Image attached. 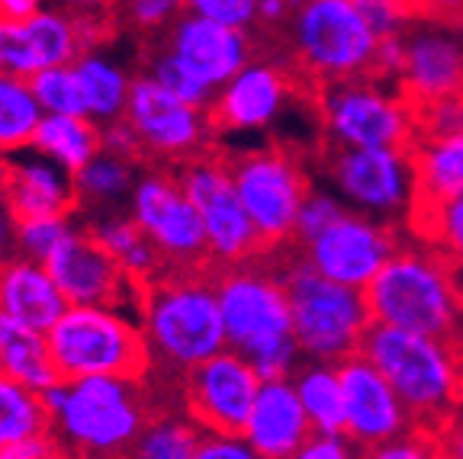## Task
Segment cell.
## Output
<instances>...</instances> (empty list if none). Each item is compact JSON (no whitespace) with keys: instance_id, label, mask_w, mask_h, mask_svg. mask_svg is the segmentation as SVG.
<instances>
[{"instance_id":"cell-1","label":"cell","mask_w":463,"mask_h":459,"mask_svg":"<svg viewBox=\"0 0 463 459\" xmlns=\"http://www.w3.org/2000/svg\"><path fill=\"white\" fill-rule=\"evenodd\" d=\"M138 315L152 370L171 379L229 347L213 270H165L138 283Z\"/></svg>"},{"instance_id":"cell-2","label":"cell","mask_w":463,"mask_h":459,"mask_svg":"<svg viewBox=\"0 0 463 459\" xmlns=\"http://www.w3.org/2000/svg\"><path fill=\"white\" fill-rule=\"evenodd\" d=\"M43 398L65 456H132L138 434L158 408L148 382L126 376L58 379Z\"/></svg>"},{"instance_id":"cell-3","label":"cell","mask_w":463,"mask_h":459,"mask_svg":"<svg viewBox=\"0 0 463 459\" xmlns=\"http://www.w3.org/2000/svg\"><path fill=\"white\" fill-rule=\"evenodd\" d=\"M370 318L438 338L463 360V293L431 244L402 241L364 286Z\"/></svg>"},{"instance_id":"cell-4","label":"cell","mask_w":463,"mask_h":459,"mask_svg":"<svg viewBox=\"0 0 463 459\" xmlns=\"http://www.w3.org/2000/svg\"><path fill=\"white\" fill-rule=\"evenodd\" d=\"M357 351L392 382L415 427L438 444L444 424L460 411L463 360L444 341L383 322H370Z\"/></svg>"},{"instance_id":"cell-5","label":"cell","mask_w":463,"mask_h":459,"mask_svg":"<svg viewBox=\"0 0 463 459\" xmlns=\"http://www.w3.org/2000/svg\"><path fill=\"white\" fill-rule=\"evenodd\" d=\"M283 267L289 312H293V338L303 357L322 363H341L357 353L370 328V305L364 289L328 280L293 254L289 244L274 248Z\"/></svg>"},{"instance_id":"cell-6","label":"cell","mask_w":463,"mask_h":459,"mask_svg":"<svg viewBox=\"0 0 463 459\" xmlns=\"http://www.w3.org/2000/svg\"><path fill=\"white\" fill-rule=\"evenodd\" d=\"M383 36L357 0H299L287 29V52L312 84L373 78Z\"/></svg>"},{"instance_id":"cell-7","label":"cell","mask_w":463,"mask_h":459,"mask_svg":"<svg viewBox=\"0 0 463 459\" xmlns=\"http://www.w3.org/2000/svg\"><path fill=\"white\" fill-rule=\"evenodd\" d=\"M213 283L232 351L245 353L254 363L268 351L293 341V312L277 251L251 254L235 264H216Z\"/></svg>"},{"instance_id":"cell-8","label":"cell","mask_w":463,"mask_h":459,"mask_svg":"<svg viewBox=\"0 0 463 459\" xmlns=\"http://www.w3.org/2000/svg\"><path fill=\"white\" fill-rule=\"evenodd\" d=\"M49 351L61 379H145L152 373V347L142 324L107 305H68L65 315L49 328Z\"/></svg>"},{"instance_id":"cell-9","label":"cell","mask_w":463,"mask_h":459,"mask_svg":"<svg viewBox=\"0 0 463 459\" xmlns=\"http://www.w3.org/2000/svg\"><path fill=\"white\" fill-rule=\"evenodd\" d=\"M222 158L260 235V248L274 251V248L289 244L299 209H303L306 196L312 193L299 151H293L289 145L270 142L264 148L245 151V155H225L222 151Z\"/></svg>"},{"instance_id":"cell-10","label":"cell","mask_w":463,"mask_h":459,"mask_svg":"<svg viewBox=\"0 0 463 459\" xmlns=\"http://www.w3.org/2000/svg\"><path fill=\"white\" fill-rule=\"evenodd\" d=\"M326 138L357 148H399L412 155L415 119L396 87L376 78H345L318 87Z\"/></svg>"},{"instance_id":"cell-11","label":"cell","mask_w":463,"mask_h":459,"mask_svg":"<svg viewBox=\"0 0 463 459\" xmlns=\"http://www.w3.org/2000/svg\"><path fill=\"white\" fill-rule=\"evenodd\" d=\"M132 219L152 238L167 270H213L216 267L206 222L171 164H152V171L136 183Z\"/></svg>"},{"instance_id":"cell-12","label":"cell","mask_w":463,"mask_h":459,"mask_svg":"<svg viewBox=\"0 0 463 459\" xmlns=\"http://www.w3.org/2000/svg\"><path fill=\"white\" fill-rule=\"evenodd\" d=\"M174 173L181 177L184 190L200 209L206 235H210V251L216 264H235L251 254H260V235L248 216L245 202H241L235 180L225 167L222 151L203 148L181 164H174Z\"/></svg>"},{"instance_id":"cell-13","label":"cell","mask_w":463,"mask_h":459,"mask_svg":"<svg viewBox=\"0 0 463 459\" xmlns=\"http://www.w3.org/2000/svg\"><path fill=\"white\" fill-rule=\"evenodd\" d=\"M322 161L347 200L373 219L409 216L415 190L412 155L399 148H357L326 138Z\"/></svg>"},{"instance_id":"cell-14","label":"cell","mask_w":463,"mask_h":459,"mask_svg":"<svg viewBox=\"0 0 463 459\" xmlns=\"http://www.w3.org/2000/svg\"><path fill=\"white\" fill-rule=\"evenodd\" d=\"M126 122L138 136L145 151V164H181L196 151L210 148V116L206 109L171 94L161 80L145 71L132 78Z\"/></svg>"},{"instance_id":"cell-15","label":"cell","mask_w":463,"mask_h":459,"mask_svg":"<svg viewBox=\"0 0 463 459\" xmlns=\"http://www.w3.org/2000/svg\"><path fill=\"white\" fill-rule=\"evenodd\" d=\"M402 241V231L383 219H373L367 212L364 216L341 212L309 241L289 244V248L303 264H309L328 280L364 289L380 273V267L399 251Z\"/></svg>"},{"instance_id":"cell-16","label":"cell","mask_w":463,"mask_h":459,"mask_svg":"<svg viewBox=\"0 0 463 459\" xmlns=\"http://www.w3.org/2000/svg\"><path fill=\"white\" fill-rule=\"evenodd\" d=\"M318 94V84H312L297 61L283 52L280 61L277 58H264V61H248L229 84L213 97L210 109V129L213 136L219 132H251L264 129L277 116L287 109L293 97Z\"/></svg>"},{"instance_id":"cell-17","label":"cell","mask_w":463,"mask_h":459,"mask_svg":"<svg viewBox=\"0 0 463 459\" xmlns=\"http://www.w3.org/2000/svg\"><path fill=\"white\" fill-rule=\"evenodd\" d=\"M264 386L260 373L245 353L219 351L216 357L190 366L181 379V405L203 431L239 434L245 437V424Z\"/></svg>"},{"instance_id":"cell-18","label":"cell","mask_w":463,"mask_h":459,"mask_svg":"<svg viewBox=\"0 0 463 459\" xmlns=\"http://www.w3.org/2000/svg\"><path fill=\"white\" fill-rule=\"evenodd\" d=\"M345 386V434L361 456H376L386 444L415 427L392 382L361 351L338 363Z\"/></svg>"},{"instance_id":"cell-19","label":"cell","mask_w":463,"mask_h":459,"mask_svg":"<svg viewBox=\"0 0 463 459\" xmlns=\"http://www.w3.org/2000/svg\"><path fill=\"white\" fill-rule=\"evenodd\" d=\"M43 264L55 276L68 305H107L123 312L126 302H132L138 312V283L90 231L68 229Z\"/></svg>"},{"instance_id":"cell-20","label":"cell","mask_w":463,"mask_h":459,"mask_svg":"<svg viewBox=\"0 0 463 459\" xmlns=\"http://www.w3.org/2000/svg\"><path fill=\"white\" fill-rule=\"evenodd\" d=\"M161 45L181 58L184 65L203 78L213 90H222L258 52V42L248 29L187 14L161 36Z\"/></svg>"},{"instance_id":"cell-21","label":"cell","mask_w":463,"mask_h":459,"mask_svg":"<svg viewBox=\"0 0 463 459\" xmlns=\"http://www.w3.org/2000/svg\"><path fill=\"white\" fill-rule=\"evenodd\" d=\"M405 58L396 78V90L409 109L463 90V39L454 33L421 29L412 36H402Z\"/></svg>"},{"instance_id":"cell-22","label":"cell","mask_w":463,"mask_h":459,"mask_svg":"<svg viewBox=\"0 0 463 459\" xmlns=\"http://www.w3.org/2000/svg\"><path fill=\"white\" fill-rule=\"evenodd\" d=\"M415 190L412 206L405 216L409 235L425 238L434 216L448 206L454 196L463 193V132L438 138H419L412 145Z\"/></svg>"},{"instance_id":"cell-23","label":"cell","mask_w":463,"mask_h":459,"mask_svg":"<svg viewBox=\"0 0 463 459\" xmlns=\"http://www.w3.org/2000/svg\"><path fill=\"white\" fill-rule=\"evenodd\" d=\"M316 434L312 417L293 379H264L258 402L245 424V440L251 444L254 456L289 459L299 456L306 440Z\"/></svg>"},{"instance_id":"cell-24","label":"cell","mask_w":463,"mask_h":459,"mask_svg":"<svg viewBox=\"0 0 463 459\" xmlns=\"http://www.w3.org/2000/svg\"><path fill=\"white\" fill-rule=\"evenodd\" d=\"M65 171V167H61ZM45 161H0V202L16 222L26 219H68L78 209L74 173L65 177Z\"/></svg>"},{"instance_id":"cell-25","label":"cell","mask_w":463,"mask_h":459,"mask_svg":"<svg viewBox=\"0 0 463 459\" xmlns=\"http://www.w3.org/2000/svg\"><path fill=\"white\" fill-rule=\"evenodd\" d=\"M68 299L43 260H0V312L23 324L45 331L65 315Z\"/></svg>"},{"instance_id":"cell-26","label":"cell","mask_w":463,"mask_h":459,"mask_svg":"<svg viewBox=\"0 0 463 459\" xmlns=\"http://www.w3.org/2000/svg\"><path fill=\"white\" fill-rule=\"evenodd\" d=\"M0 373L45 392L61 376L49 351V334L0 312Z\"/></svg>"},{"instance_id":"cell-27","label":"cell","mask_w":463,"mask_h":459,"mask_svg":"<svg viewBox=\"0 0 463 459\" xmlns=\"http://www.w3.org/2000/svg\"><path fill=\"white\" fill-rule=\"evenodd\" d=\"M33 148L52 158L58 167H65L68 173H78L103 151V129L90 116L45 113Z\"/></svg>"},{"instance_id":"cell-28","label":"cell","mask_w":463,"mask_h":459,"mask_svg":"<svg viewBox=\"0 0 463 459\" xmlns=\"http://www.w3.org/2000/svg\"><path fill=\"white\" fill-rule=\"evenodd\" d=\"M52 431V411L43 392L0 373V459L23 440Z\"/></svg>"},{"instance_id":"cell-29","label":"cell","mask_w":463,"mask_h":459,"mask_svg":"<svg viewBox=\"0 0 463 459\" xmlns=\"http://www.w3.org/2000/svg\"><path fill=\"white\" fill-rule=\"evenodd\" d=\"M87 231L119 260V267H123L136 283L152 280V276L167 270L161 251L152 244V238L145 235L136 219H103V222L90 225Z\"/></svg>"},{"instance_id":"cell-30","label":"cell","mask_w":463,"mask_h":459,"mask_svg":"<svg viewBox=\"0 0 463 459\" xmlns=\"http://www.w3.org/2000/svg\"><path fill=\"white\" fill-rule=\"evenodd\" d=\"M78 68L80 90H84L87 116L97 126H107L126 116V103H129V87L132 78H126L116 65H109L107 58H100L97 52H87L74 61Z\"/></svg>"},{"instance_id":"cell-31","label":"cell","mask_w":463,"mask_h":459,"mask_svg":"<svg viewBox=\"0 0 463 459\" xmlns=\"http://www.w3.org/2000/svg\"><path fill=\"white\" fill-rule=\"evenodd\" d=\"M203 427L187 415V411L177 408H155L145 431L138 434L136 446H132V456L142 459H196L200 450Z\"/></svg>"},{"instance_id":"cell-32","label":"cell","mask_w":463,"mask_h":459,"mask_svg":"<svg viewBox=\"0 0 463 459\" xmlns=\"http://www.w3.org/2000/svg\"><path fill=\"white\" fill-rule=\"evenodd\" d=\"M293 382L312 417V427L322 434H345V386L338 363L312 360L309 370L293 373Z\"/></svg>"},{"instance_id":"cell-33","label":"cell","mask_w":463,"mask_h":459,"mask_svg":"<svg viewBox=\"0 0 463 459\" xmlns=\"http://www.w3.org/2000/svg\"><path fill=\"white\" fill-rule=\"evenodd\" d=\"M45 109L36 100L29 78L0 74V155L33 145Z\"/></svg>"},{"instance_id":"cell-34","label":"cell","mask_w":463,"mask_h":459,"mask_svg":"<svg viewBox=\"0 0 463 459\" xmlns=\"http://www.w3.org/2000/svg\"><path fill=\"white\" fill-rule=\"evenodd\" d=\"M74 187H78V206L80 202L103 206L109 200H119L132 187V161L100 151L84 171L74 173Z\"/></svg>"},{"instance_id":"cell-35","label":"cell","mask_w":463,"mask_h":459,"mask_svg":"<svg viewBox=\"0 0 463 459\" xmlns=\"http://www.w3.org/2000/svg\"><path fill=\"white\" fill-rule=\"evenodd\" d=\"M29 87L45 113L87 116L84 90H80L78 68L74 65H49L29 78Z\"/></svg>"},{"instance_id":"cell-36","label":"cell","mask_w":463,"mask_h":459,"mask_svg":"<svg viewBox=\"0 0 463 459\" xmlns=\"http://www.w3.org/2000/svg\"><path fill=\"white\" fill-rule=\"evenodd\" d=\"M419 241L431 244L434 251L448 260L457 289L463 293V193L454 196V200L434 216L431 229H428L425 238H419Z\"/></svg>"},{"instance_id":"cell-37","label":"cell","mask_w":463,"mask_h":459,"mask_svg":"<svg viewBox=\"0 0 463 459\" xmlns=\"http://www.w3.org/2000/svg\"><path fill=\"white\" fill-rule=\"evenodd\" d=\"M152 58H155V61L148 65V74H152L155 80H161V84H165L171 94L181 97V100L194 103V107H200V109H210L216 90H213V87L206 84L203 78H196V74L184 65L181 58L174 55V52H167V49H155Z\"/></svg>"},{"instance_id":"cell-38","label":"cell","mask_w":463,"mask_h":459,"mask_svg":"<svg viewBox=\"0 0 463 459\" xmlns=\"http://www.w3.org/2000/svg\"><path fill=\"white\" fill-rule=\"evenodd\" d=\"M187 10L184 0H119V20L138 36L161 39Z\"/></svg>"},{"instance_id":"cell-39","label":"cell","mask_w":463,"mask_h":459,"mask_svg":"<svg viewBox=\"0 0 463 459\" xmlns=\"http://www.w3.org/2000/svg\"><path fill=\"white\" fill-rule=\"evenodd\" d=\"M61 4H65V14L78 20L90 52L113 33L116 20H119V0H61Z\"/></svg>"},{"instance_id":"cell-40","label":"cell","mask_w":463,"mask_h":459,"mask_svg":"<svg viewBox=\"0 0 463 459\" xmlns=\"http://www.w3.org/2000/svg\"><path fill=\"white\" fill-rule=\"evenodd\" d=\"M39 71V61L29 45L23 20L0 23V74H16V78H33Z\"/></svg>"},{"instance_id":"cell-41","label":"cell","mask_w":463,"mask_h":459,"mask_svg":"<svg viewBox=\"0 0 463 459\" xmlns=\"http://www.w3.org/2000/svg\"><path fill=\"white\" fill-rule=\"evenodd\" d=\"M14 229H16V241H20V248L26 251V258L45 260L71 225H68V219H26V222H16Z\"/></svg>"},{"instance_id":"cell-42","label":"cell","mask_w":463,"mask_h":459,"mask_svg":"<svg viewBox=\"0 0 463 459\" xmlns=\"http://www.w3.org/2000/svg\"><path fill=\"white\" fill-rule=\"evenodd\" d=\"M341 212H347L345 206H341L335 196L328 193H316L312 190L309 196H306L303 209H299L297 216V229H293V238H289V244H303L309 241L312 235H318V231L326 229V225H332L335 219L341 216Z\"/></svg>"},{"instance_id":"cell-43","label":"cell","mask_w":463,"mask_h":459,"mask_svg":"<svg viewBox=\"0 0 463 459\" xmlns=\"http://www.w3.org/2000/svg\"><path fill=\"white\" fill-rule=\"evenodd\" d=\"M405 23H434V26H463V0H396Z\"/></svg>"},{"instance_id":"cell-44","label":"cell","mask_w":463,"mask_h":459,"mask_svg":"<svg viewBox=\"0 0 463 459\" xmlns=\"http://www.w3.org/2000/svg\"><path fill=\"white\" fill-rule=\"evenodd\" d=\"M184 4H187V14L210 16L239 29L258 26V0H184Z\"/></svg>"},{"instance_id":"cell-45","label":"cell","mask_w":463,"mask_h":459,"mask_svg":"<svg viewBox=\"0 0 463 459\" xmlns=\"http://www.w3.org/2000/svg\"><path fill=\"white\" fill-rule=\"evenodd\" d=\"M254 450L245 437L239 434H213L203 431L200 437V450H196V459H251Z\"/></svg>"},{"instance_id":"cell-46","label":"cell","mask_w":463,"mask_h":459,"mask_svg":"<svg viewBox=\"0 0 463 459\" xmlns=\"http://www.w3.org/2000/svg\"><path fill=\"white\" fill-rule=\"evenodd\" d=\"M354 444L347 440V434H322L316 431L306 446L299 450V459H345V456H354Z\"/></svg>"},{"instance_id":"cell-47","label":"cell","mask_w":463,"mask_h":459,"mask_svg":"<svg viewBox=\"0 0 463 459\" xmlns=\"http://www.w3.org/2000/svg\"><path fill=\"white\" fill-rule=\"evenodd\" d=\"M438 456H457L463 459V408L444 424V431L438 434Z\"/></svg>"},{"instance_id":"cell-48","label":"cell","mask_w":463,"mask_h":459,"mask_svg":"<svg viewBox=\"0 0 463 459\" xmlns=\"http://www.w3.org/2000/svg\"><path fill=\"white\" fill-rule=\"evenodd\" d=\"M43 0H0V23L10 20H26V16L39 14Z\"/></svg>"},{"instance_id":"cell-49","label":"cell","mask_w":463,"mask_h":459,"mask_svg":"<svg viewBox=\"0 0 463 459\" xmlns=\"http://www.w3.org/2000/svg\"><path fill=\"white\" fill-rule=\"evenodd\" d=\"M4 248H7V222L0 216V260H4Z\"/></svg>"}]
</instances>
